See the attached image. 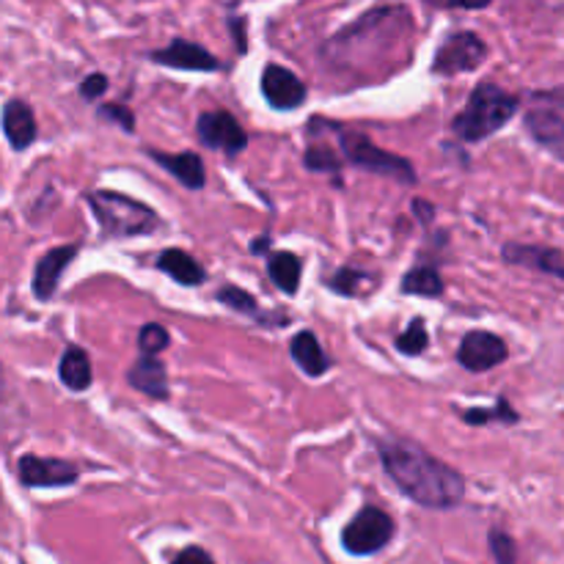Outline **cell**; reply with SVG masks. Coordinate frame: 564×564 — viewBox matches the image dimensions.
<instances>
[{"label":"cell","mask_w":564,"mask_h":564,"mask_svg":"<svg viewBox=\"0 0 564 564\" xmlns=\"http://www.w3.org/2000/svg\"><path fill=\"white\" fill-rule=\"evenodd\" d=\"M518 105H521V99L505 91L499 83H479L468 97L463 113H457L452 121V132L468 143L485 141L518 113Z\"/></svg>","instance_id":"3"},{"label":"cell","mask_w":564,"mask_h":564,"mask_svg":"<svg viewBox=\"0 0 564 564\" xmlns=\"http://www.w3.org/2000/svg\"><path fill=\"white\" fill-rule=\"evenodd\" d=\"M268 248H270V240H268V237H262V240L253 242L251 251H253V253H268Z\"/></svg>","instance_id":"36"},{"label":"cell","mask_w":564,"mask_h":564,"mask_svg":"<svg viewBox=\"0 0 564 564\" xmlns=\"http://www.w3.org/2000/svg\"><path fill=\"white\" fill-rule=\"evenodd\" d=\"M490 554H494L496 564H518V545L505 529H490L488 534Z\"/></svg>","instance_id":"30"},{"label":"cell","mask_w":564,"mask_h":564,"mask_svg":"<svg viewBox=\"0 0 564 564\" xmlns=\"http://www.w3.org/2000/svg\"><path fill=\"white\" fill-rule=\"evenodd\" d=\"M149 158L160 165L163 171H169L180 185H185L187 191H202L207 185V171H204V160L196 152H158V149H147Z\"/></svg>","instance_id":"16"},{"label":"cell","mask_w":564,"mask_h":564,"mask_svg":"<svg viewBox=\"0 0 564 564\" xmlns=\"http://www.w3.org/2000/svg\"><path fill=\"white\" fill-rule=\"evenodd\" d=\"M105 91H108V77H105L102 72H91V75L80 83V97L91 99V102L102 97Z\"/></svg>","instance_id":"32"},{"label":"cell","mask_w":564,"mask_h":564,"mask_svg":"<svg viewBox=\"0 0 564 564\" xmlns=\"http://www.w3.org/2000/svg\"><path fill=\"white\" fill-rule=\"evenodd\" d=\"M306 83L286 66L268 64L262 72V97L275 110H295L306 102Z\"/></svg>","instance_id":"11"},{"label":"cell","mask_w":564,"mask_h":564,"mask_svg":"<svg viewBox=\"0 0 564 564\" xmlns=\"http://www.w3.org/2000/svg\"><path fill=\"white\" fill-rule=\"evenodd\" d=\"M229 28H231V36H235L237 50H240V53H246V50H248V42H246V20H242V17H231Z\"/></svg>","instance_id":"34"},{"label":"cell","mask_w":564,"mask_h":564,"mask_svg":"<svg viewBox=\"0 0 564 564\" xmlns=\"http://www.w3.org/2000/svg\"><path fill=\"white\" fill-rule=\"evenodd\" d=\"M510 358V347L490 330H471L457 347V361L468 372H490Z\"/></svg>","instance_id":"10"},{"label":"cell","mask_w":564,"mask_h":564,"mask_svg":"<svg viewBox=\"0 0 564 564\" xmlns=\"http://www.w3.org/2000/svg\"><path fill=\"white\" fill-rule=\"evenodd\" d=\"M501 257L510 264H521V268L538 270V273L554 275L564 281V253L549 246H523V242H507L501 248Z\"/></svg>","instance_id":"14"},{"label":"cell","mask_w":564,"mask_h":564,"mask_svg":"<svg viewBox=\"0 0 564 564\" xmlns=\"http://www.w3.org/2000/svg\"><path fill=\"white\" fill-rule=\"evenodd\" d=\"M400 290L405 295H419V297H441L444 295V279L435 268L422 264V268H413L402 275Z\"/></svg>","instance_id":"23"},{"label":"cell","mask_w":564,"mask_h":564,"mask_svg":"<svg viewBox=\"0 0 564 564\" xmlns=\"http://www.w3.org/2000/svg\"><path fill=\"white\" fill-rule=\"evenodd\" d=\"M58 378L61 383H64L69 391H75V394L91 389L94 369H91V358H88V352L80 350V347H66V352L61 356V364H58Z\"/></svg>","instance_id":"21"},{"label":"cell","mask_w":564,"mask_h":564,"mask_svg":"<svg viewBox=\"0 0 564 564\" xmlns=\"http://www.w3.org/2000/svg\"><path fill=\"white\" fill-rule=\"evenodd\" d=\"M488 58V44L479 33L460 31L452 33L444 44L438 47L433 58L435 75H463V72H474L482 61Z\"/></svg>","instance_id":"7"},{"label":"cell","mask_w":564,"mask_h":564,"mask_svg":"<svg viewBox=\"0 0 564 564\" xmlns=\"http://www.w3.org/2000/svg\"><path fill=\"white\" fill-rule=\"evenodd\" d=\"M215 301L224 303L226 308H231V312H237V314H248V317H253V319H264L257 297H253L251 292L242 290V286H235V284L218 286V292H215Z\"/></svg>","instance_id":"24"},{"label":"cell","mask_w":564,"mask_h":564,"mask_svg":"<svg viewBox=\"0 0 564 564\" xmlns=\"http://www.w3.org/2000/svg\"><path fill=\"white\" fill-rule=\"evenodd\" d=\"M77 251H80V246H58V248H50L47 253H44L42 259L36 262V268H33V295L39 297L42 303L53 301L55 290H58L61 284V275H64V270L69 268L72 259L77 257Z\"/></svg>","instance_id":"13"},{"label":"cell","mask_w":564,"mask_h":564,"mask_svg":"<svg viewBox=\"0 0 564 564\" xmlns=\"http://www.w3.org/2000/svg\"><path fill=\"white\" fill-rule=\"evenodd\" d=\"M154 264H158L160 273H165L169 279H174L176 284L182 286H202L204 281H207L204 264L198 262L196 257H191L187 251H182V248H169V251L160 253Z\"/></svg>","instance_id":"19"},{"label":"cell","mask_w":564,"mask_h":564,"mask_svg":"<svg viewBox=\"0 0 564 564\" xmlns=\"http://www.w3.org/2000/svg\"><path fill=\"white\" fill-rule=\"evenodd\" d=\"M494 0H455V6H460V9H485V6H490Z\"/></svg>","instance_id":"35"},{"label":"cell","mask_w":564,"mask_h":564,"mask_svg":"<svg viewBox=\"0 0 564 564\" xmlns=\"http://www.w3.org/2000/svg\"><path fill=\"white\" fill-rule=\"evenodd\" d=\"M394 518L386 510H380V507L367 505L341 529V549L352 556H372L380 554L394 540Z\"/></svg>","instance_id":"6"},{"label":"cell","mask_w":564,"mask_h":564,"mask_svg":"<svg viewBox=\"0 0 564 564\" xmlns=\"http://www.w3.org/2000/svg\"><path fill=\"white\" fill-rule=\"evenodd\" d=\"M411 31L413 20L405 6L383 3L336 33L323 47V58H328L334 66H345L356 55H367V50L375 53L378 47H383L394 53L397 47H405Z\"/></svg>","instance_id":"2"},{"label":"cell","mask_w":564,"mask_h":564,"mask_svg":"<svg viewBox=\"0 0 564 564\" xmlns=\"http://www.w3.org/2000/svg\"><path fill=\"white\" fill-rule=\"evenodd\" d=\"M328 130L334 132L336 141H339L341 160H347V163L356 165V169L369 171V174L378 176H389V180L400 182V185H416L419 182L413 163H408L400 154H391L386 152V149H380L378 143L369 135H364V132L347 130V127L334 124V121H328Z\"/></svg>","instance_id":"5"},{"label":"cell","mask_w":564,"mask_h":564,"mask_svg":"<svg viewBox=\"0 0 564 564\" xmlns=\"http://www.w3.org/2000/svg\"><path fill=\"white\" fill-rule=\"evenodd\" d=\"M0 124H3V135L14 152H25L39 135L36 116H33L31 105H28L25 99H9V102L3 105Z\"/></svg>","instance_id":"15"},{"label":"cell","mask_w":564,"mask_h":564,"mask_svg":"<svg viewBox=\"0 0 564 564\" xmlns=\"http://www.w3.org/2000/svg\"><path fill=\"white\" fill-rule=\"evenodd\" d=\"M86 204L108 240H130L160 229V215L149 204L119 191H94L86 196Z\"/></svg>","instance_id":"4"},{"label":"cell","mask_w":564,"mask_h":564,"mask_svg":"<svg viewBox=\"0 0 564 564\" xmlns=\"http://www.w3.org/2000/svg\"><path fill=\"white\" fill-rule=\"evenodd\" d=\"M430 6H438V9H455V0H427Z\"/></svg>","instance_id":"37"},{"label":"cell","mask_w":564,"mask_h":564,"mask_svg":"<svg viewBox=\"0 0 564 564\" xmlns=\"http://www.w3.org/2000/svg\"><path fill=\"white\" fill-rule=\"evenodd\" d=\"M290 352L292 361L297 364V369H301L303 375H308V378H323L330 369V358L325 356L323 345H319V339L312 330L295 334V339L290 341Z\"/></svg>","instance_id":"20"},{"label":"cell","mask_w":564,"mask_h":564,"mask_svg":"<svg viewBox=\"0 0 564 564\" xmlns=\"http://www.w3.org/2000/svg\"><path fill=\"white\" fill-rule=\"evenodd\" d=\"M268 275L273 279V284L279 286L281 292L295 295V292L301 290V275H303L301 257L292 251L268 253Z\"/></svg>","instance_id":"22"},{"label":"cell","mask_w":564,"mask_h":564,"mask_svg":"<svg viewBox=\"0 0 564 564\" xmlns=\"http://www.w3.org/2000/svg\"><path fill=\"white\" fill-rule=\"evenodd\" d=\"M17 477L25 488H69L80 479V468L61 457L22 455L17 463Z\"/></svg>","instance_id":"8"},{"label":"cell","mask_w":564,"mask_h":564,"mask_svg":"<svg viewBox=\"0 0 564 564\" xmlns=\"http://www.w3.org/2000/svg\"><path fill=\"white\" fill-rule=\"evenodd\" d=\"M171 564H215V560L207 551L198 549V545H187V549H182L180 554L171 560Z\"/></svg>","instance_id":"33"},{"label":"cell","mask_w":564,"mask_h":564,"mask_svg":"<svg viewBox=\"0 0 564 564\" xmlns=\"http://www.w3.org/2000/svg\"><path fill=\"white\" fill-rule=\"evenodd\" d=\"M527 132L545 149V152L554 154L556 160H564V116L549 108H534L529 110L527 119Z\"/></svg>","instance_id":"17"},{"label":"cell","mask_w":564,"mask_h":564,"mask_svg":"<svg viewBox=\"0 0 564 564\" xmlns=\"http://www.w3.org/2000/svg\"><path fill=\"white\" fill-rule=\"evenodd\" d=\"M369 284V273H364V270H352V268H341L339 273L330 275L328 279V286L334 292H339V295H358L361 292V286Z\"/></svg>","instance_id":"29"},{"label":"cell","mask_w":564,"mask_h":564,"mask_svg":"<svg viewBox=\"0 0 564 564\" xmlns=\"http://www.w3.org/2000/svg\"><path fill=\"white\" fill-rule=\"evenodd\" d=\"M378 455L383 471L402 496L427 510H452L466 499V477L419 444L400 438H380Z\"/></svg>","instance_id":"1"},{"label":"cell","mask_w":564,"mask_h":564,"mask_svg":"<svg viewBox=\"0 0 564 564\" xmlns=\"http://www.w3.org/2000/svg\"><path fill=\"white\" fill-rule=\"evenodd\" d=\"M463 422L466 424H494V422L516 424L518 413L510 402L499 400L496 405H490V408H468V411H463Z\"/></svg>","instance_id":"26"},{"label":"cell","mask_w":564,"mask_h":564,"mask_svg":"<svg viewBox=\"0 0 564 564\" xmlns=\"http://www.w3.org/2000/svg\"><path fill=\"white\" fill-rule=\"evenodd\" d=\"M99 116H105L108 121H116V124L127 132L135 130V116H132V110L127 108V105H102V108H99Z\"/></svg>","instance_id":"31"},{"label":"cell","mask_w":564,"mask_h":564,"mask_svg":"<svg viewBox=\"0 0 564 564\" xmlns=\"http://www.w3.org/2000/svg\"><path fill=\"white\" fill-rule=\"evenodd\" d=\"M308 171H317V174H339L341 169V154L336 149H330L328 143H308L306 149V158H303Z\"/></svg>","instance_id":"25"},{"label":"cell","mask_w":564,"mask_h":564,"mask_svg":"<svg viewBox=\"0 0 564 564\" xmlns=\"http://www.w3.org/2000/svg\"><path fill=\"white\" fill-rule=\"evenodd\" d=\"M127 383L152 400H169V372L158 356H141L127 372Z\"/></svg>","instance_id":"18"},{"label":"cell","mask_w":564,"mask_h":564,"mask_svg":"<svg viewBox=\"0 0 564 564\" xmlns=\"http://www.w3.org/2000/svg\"><path fill=\"white\" fill-rule=\"evenodd\" d=\"M198 141L209 149H218L226 154H240L248 147V132L229 110H207L196 121Z\"/></svg>","instance_id":"9"},{"label":"cell","mask_w":564,"mask_h":564,"mask_svg":"<svg viewBox=\"0 0 564 564\" xmlns=\"http://www.w3.org/2000/svg\"><path fill=\"white\" fill-rule=\"evenodd\" d=\"M171 345V334L160 323H147L138 330V347L141 356H160Z\"/></svg>","instance_id":"28"},{"label":"cell","mask_w":564,"mask_h":564,"mask_svg":"<svg viewBox=\"0 0 564 564\" xmlns=\"http://www.w3.org/2000/svg\"><path fill=\"white\" fill-rule=\"evenodd\" d=\"M427 345H430V334L427 328H424V319L419 317L413 319L400 336H397V350H400L402 356H422V352L427 350Z\"/></svg>","instance_id":"27"},{"label":"cell","mask_w":564,"mask_h":564,"mask_svg":"<svg viewBox=\"0 0 564 564\" xmlns=\"http://www.w3.org/2000/svg\"><path fill=\"white\" fill-rule=\"evenodd\" d=\"M149 61L160 66H171V69L182 72H215L220 69V61L209 53L207 47L196 42H187V39H174L169 47L154 50L149 53Z\"/></svg>","instance_id":"12"},{"label":"cell","mask_w":564,"mask_h":564,"mask_svg":"<svg viewBox=\"0 0 564 564\" xmlns=\"http://www.w3.org/2000/svg\"><path fill=\"white\" fill-rule=\"evenodd\" d=\"M6 400V375H3V364H0V402Z\"/></svg>","instance_id":"38"}]
</instances>
